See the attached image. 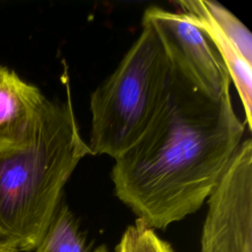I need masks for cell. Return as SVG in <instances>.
<instances>
[{
  "instance_id": "cell-1",
  "label": "cell",
  "mask_w": 252,
  "mask_h": 252,
  "mask_svg": "<svg viewBox=\"0 0 252 252\" xmlns=\"http://www.w3.org/2000/svg\"><path fill=\"white\" fill-rule=\"evenodd\" d=\"M245 122L230 87L219 98L171 66L161 106L142 136L115 158L116 197L152 228H165L201 208L242 142Z\"/></svg>"
},
{
  "instance_id": "cell-8",
  "label": "cell",
  "mask_w": 252,
  "mask_h": 252,
  "mask_svg": "<svg viewBox=\"0 0 252 252\" xmlns=\"http://www.w3.org/2000/svg\"><path fill=\"white\" fill-rule=\"evenodd\" d=\"M32 252H107L104 246L94 248L67 205L60 204L44 236Z\"/></svg>"
},
{
  "instance_id": "cell-4",
  "label": "cell",
  "mask_w": 252,
  "mask_h": 252,
  "mask_svg": "<svg viewBox=\"0 0 252 252\" xmlns=\"http://www.w3.org/2000/svg\"><path fill=\"white\" fill-rule=\"evenodd\" d=\"M201 252H252V141L242 140L208 197Z\"/></svg>"
},
{
  "instance_id": "cell-9",
  "label": "cell",
  "mask_w": 252,
  "mask_h": 252,
  "mask_svg": "<svg viewBox=\"0 0 252 252\" xmlns=\"http://www.w3.org/2000/svg\"><path fill=\"white\" fill-rule=\"evenodd\" d=\"M115 252H173L170 245L160 239L140 220L129 225L124 231Z\"/></svg>"
},
{
  "instance_id": "cell-7",
  "label": "cell",
  "mask_w": 252,
  "mask_h": 252,
  "mask_svg": "<svg viewBox=\"0 0 252 252\" xmlns=\"http://www.w3.org/2000/svg\"><path fill=\"white\" fill-rule=\"evenodd\" d=\"M181 12L194 20L208 23L221 31L252 64V35L246 26L229 10L216 1L180 0L175 2Z\"/></svg>"
},
{
  "instance_id": "cell-6",
  "label": "cell",
  "mask_w": 252,
  "mask_h": 252,
  "mask_svg": "<svg viewBox=\"0 0 252 252\" xmlns=\"http://www.w3.org/2000/svg\"><path fill=\"white\" fill-rule=\"evenodd\" d=\"M45 100L37 87L0 66V150L27 139Z\"/></svg>"
},
{
  "instance_id": "cell-10",
  "label": "cell",
  "mask_w": 252,
  "mask_h": 252,
  "mask_svg": "<svg viewBox=\"0 0 252 252\" xmlns=\"http://www.w3.org/2000/svg\"><path fill=\"white\" fill-rule=\"evenodd\" d=\"M0 252H18V251H16V250H14V249H11V248H9V247H7V246H4V245H1V244H0Z\"/></svg>"
},
{
  "instance_id": "cell-2",
  "label": "cell",
  "mask_w": 252,
  "mask_h": 252,
  "mask_svg": "<svg viewBox=\"0 0 252 252\" xmlns=\"http://www.w3.org/2000/svg\"><path fill=\"white\" fill-rule=\"evenodd\" d=\"M92 152L83 139L69 88L65 101L46 98L27 139L0 150V244L32 252L80 161Z\"/></svg>"
},
{
  "instance_id": "cell-5",
  "label": "cell",
  "mask_w": 252,
  "mask_h": 252,
  "mask_svg": "<svg viewBox=\"0 0 252 252\" xmlns=\"http://www.w3.org/2000/svg\"><path fill=\"white\" fill-rule=\"evenodd\" d=\"M142 21L158 33L170 65L195 88L219 98L230 87L228 72L206 33L182 12L149 7Z\"/></svg>"
},
{
  "instance_id": "cell-3",
  "label": "cell",
  "mask_w": 252,
  "mask_h": 252,
  "mask_svg": "<svg viewBox=\"0 0 252 252\" xmlns=\"http://www.w3.org/2000/svg\"><path fill=\"white\" fill-rule=\"evenodd\" d=\"M171 65L156 31L142 30L114 69L92 93V155L114 159L146 131L165 97Z\"/></svg>"
}]
</instances>
